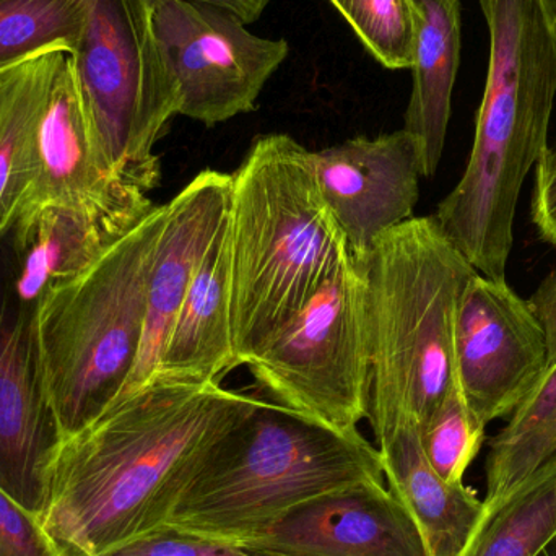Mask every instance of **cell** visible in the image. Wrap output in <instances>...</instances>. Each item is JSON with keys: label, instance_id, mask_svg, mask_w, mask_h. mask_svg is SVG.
<instances>
[{"label": "cell", "instance_id": "obj_26", "mask_svg": "<svg viewBox=\"0 0 556 556\" xmlns=\"http://www.w3.org/2000/svg\"><path fill=\"white\" fill-rule=\"evenodd\" d=\"M0 556H61L38 518L0 490Z\"/></svg>", "mask_w": 556, "mask_h": 556}, {"label": "cell", "instance_id": "obj_7", "mask_svg": "<svg viewBox=\"0 0 556 556\" xmlns=\"http://www.w3.org/2000/svg\"><path fill=\"white\" fill-rule=\"evenodd\" d=\"M68 58L108 166L149 194L160 181L153 149L181 108L156 41L152 0H94Z\"/></svg>", "mask_w": 556, "mask_h": 556}, {"label": "cell", "instance_id": "obj_28", "mask_svg": "<svg viewBox=\"0 0 556 556\" xmlns=\"http://www.w3.org/2000/svg\"><path fill=\"white\" fill-rule=\"evenodd\" d=\"M532 220L542 241L556 248V150L547 149L535 165Z\"/></svg>", "mask_w": 556, "mask_h": 556}, {"label": "cell", "instance_id": "obj_2", "mask_svg": "<svg viewBox=\"0 0 556 556\" xmlns=\"http://www.w3.org/2000/svg\"><path fill=\"white\" fill-rule=\"evenodd\" d=\"M490 35L485 91L466 172L438 224L473 269L506 280L522 185L548 149L556 0H479Z\"/></svg>", "mask_w": 556, "mask_h": 556}, {"label": "cell", "instance_id": "obj_12", "mask_svg": "<svg viewBox=\"0 0 556 556\" xmlns=\"http://www.w3.org/2000/svg\"><path fill=\"white\" fill-rule=\"evenodd\" d=\"M58 441L42 386L35 309L16 296L9 256L0 254V490L36 518Z\"/></svg>", "mask_w": 556, "mask_h": 556}, {"label": "cell", "instance_id": "obj_10", "mask_svg": "<svg viewBox=\"0 0 556 556\" xmlns=\"http://www.w3.org/2000/svg\"><path fill=\"white\" fill-rule=\"evenodd\" d=\"M42 204L74 208L116 237L155 208L149 194L124 185L108 166L67 52L59 55L46 91L31 185L20 212Z\"/></svg>", "mask_w": 556, "mask_h": 556}, {"label": "cell", "instance_id": "obj_3", "mask_svg": "<svg viewBox=\"0 0 556 556\" xmlns=\"http://www.w3.org/2000/svg\"><path fill=\"white\" fill-rule=\"evenodd\" d=\"M231 343L248 365L352 254L324 204L313 155L285 134L254 140L231 175Z\"/></svg>", "mask_w": 556, "mask_h": 556}, {"label": "cell", "instance_id": "obj_8", "mask_svg": "<svg viewBox=\"0 0 556 556\" xmlns=\"http://www.w3.org/2000/svg\"><path fill=\"white\" fill-rule=\"evenodd\" d=\"M247 366L281 407L337 433H359L369 410V345L352 256Z\"/></svg>", "mask_w": 556, "mask_h": 556}, {"label": "cell", "instance_id": "obj_13", "mask_svg": "<svg viewBox=\"0 0 556 556\" xmlns=\"http://www.w3.org/2000/svg\"><path fill=\"white\" fill-rule=\"evenodd\" d=\"M313 155L324 204L352 257H362L382 235L410 220L420 198L421 152L407 130L355 137Z\"/></svg>", "mask_w": 556, "mask_h": 556}, {"label": "cell", "instance_id": "obj_17", "mask_svg": "<svg viewBox=\"0 0 556 556\" xmlns=\"http://www.w3.org/2000/svg\"><path fill=\"white\" fill-rule=\"evenodd\" d=\"M386 485L408 509L430 556H459L485 506L466 483H447L427 459L417 421L404 420L375 438Z\"/></svg>", "mask_w": 556, "mask_h": 556}, {"label": "cell", "instance_id": "obj_5", "mask_svg": "<svg viewBox=\"0 0 556 556\" xmlns=\"http://www.w3.org/2000/svg\"><path fill=\"white\" fill-rule=\"evenodd\" d=\"M386 485L362 433L320 427L260 399L215 451L168 531L240 548L324 496Z\"/></svg>", "mask_w": 556, "mask_h": 556}, {"label": "cell", "instance_id": "obj_15", "mask_svg": "<svg viewBox=\"0 0 556 556\" xmlns=\"http://www.w3.org/2000/svg\"><path fill=\"white\" fill-rule=\"evenodd\" d=\"M240 548L253 556H430L417 522L388 486L324 496Z\"/></svg>", "mask_w": 556, "mask_h": 556}, {"label": "cell", "instance_id": "obj_29", "mask_svg": "<svg viewBox=\"0 0 556 556\" xmlns=\"http://www.w3.org/2000/svg\"><path fill=\"white\" fill-rule=\"evenodd\" d=\"M528 303L544 329L548 369L556 363V269L544 278Z\"/></svg>", "mask_w": 556, "mask_h": 556}, {"label": "cell", "instance_id": "obj_24", "mask_svg": "<svg viewBox=\"0 0 556 556\" xmlns=\"http://www.w3.org/2000/svg\"><path fill=\"white\" fill-rule=\"evenodd\" d=\"M363 48L389 71L414 64L417 10L414 0H329Z\"/></svg>", "mask_w": 556, "mask_h": 556}, {"label": "cell", "instance_id": "obj_4", "mask_svg": "<svg viewBox=\"0 0 556 556\" xmlns=\"http://www.w3.org/2000/svg\"><path fill=\"white\" fill-rule=\"evenodd\" d=\"M363 281L375 438L425 424L453 384L454 326L477 270L437 217H412L353 257Z\"/></svg>", "mask_w": 556, "mask_h": 556}, {"label": "cell", "instance_id": "obj_6", "mask_svg": "<svg viewBox=\"0 0 556 556\" xmlns=\"http://www.w3.org/2000/svg\"><path fill=\"white\" fill-rule=\"evenodd\" d=\"M163 222L165 205H155L93 266L36 303L42 386L59 438L98 417L132 375Z\"/></svg>", "mask_w": 556, "mask_h": 556}, {"label": "cell", "instance_id": "obj_20", "mask_svg": "<svg viewBox=\"0 0 556 556\" xmlns=\"http://www.w3.org/2000/svg\"><path fill=\"white\" fill-rule=\"evenodd\" d=\"M62 51L36 55L0 72V243L28 194L36 127Z\"/></svg>", "mask_w": 556, "mask_h": 556}, {"label": "cell", "instance_id": "obj_25", "mask_svg": "<svg viewBox=\"0 0 556 556\" xmlns=\"http://www.w3.org/2000/svg\"><path fill=\"white\" fill-rule=\"evenodd\" d=\"M485 425L464 399L454 375L440 407L420 427L427 459L447 483H464V476L485 441Z\"/></svg>", "mask_w": 556, "mask_h": 556}, {"label": "cell", "instance_id": "obj_14", "mask_svg": "<svg viewBox=\"0 0 556 556\" xmlns=\"http://www.w3.org/2000/svg\"><path fill=\"white\" fill-rule=\"evenodd\" d=\"M231 175L205 169L165 204L149 285L139 356L117 399L152 381L179 307L208 247L227 218Z\"/></svg>", "mask_w": 556, "mask_h": 556}, {"label": "cell", "instance_id": "obj_21", "mask_svg": "<svg viewBox=\"0 0 556 556\" xmlns=\"http://www.w3.org/2000/svg\"><path fill=\"white\" fill-rule=\"evenodd\" d=\"M556 539V456L483 513L459 556H539Z\"/></svg>", "mask_w": 556, "mask_h": 556}, {"label": "cell", "instance_id": "obj_18", "mask_svg": "<svg viewBox=\"0 0 556 556\" xmlns=\"http://www.w3.org/2000/svg\"><path fill=\"white\" fill-rule=\"evenodd\" d=\"M119 238L65 205L20 212L5 238L16 296L35 309L49 288L85 273Z\"/></svg>", "mask_w": 556, "mask_h": 556}, {"label": "cell", "instance_id": "obj_27", "mask_svg": "<svg viewBox=\"0 0 556 556\" xmlns=\"http://www.w3.org/2000/svg\"><path fill=\"white\" fill-rule=\"evenodd\" d=\"M104 556H253L231 545L204 541L175 531L160 532Z\"/></svg>", "mask_w": 556, "mask_h": 556}, {"label": "cell", "instance_id": "obj_30", "mask_svg": "<svg viewBox=\"0 0 556 556\" xmlns=\"http://www.w3.org/2000/svg\"><path fill=\"white\" fill-rule=\"evenodd\" d=\"M186 2L204 3V5L225 10L233 13L247 25H253L264 15L273 0H186Z\"/></svg>", "mask_w": 556, "mask_h": 556}, {"label": "cell", "instance_id": "obj_32", "mask_svg": "<svg viewBox=\"0 0 556 556\" xmlns=\"http://www.w3.org/2000/svg\"><path fill=\"white\" fill-rule=\"evenodd\" d=\"M555 150H556V147H555Z\"/></svg>", "mask_w": 556, "mask_h": 556}, {"label": "cell", "instance_id": "obj_22", "mask_svg": "<svg viewBox=\"0 0 556 556\" xmlns=\"http://www.w3.org/2000/svg\"><path fill=\"white\" fill-rule=\"evenodd\" d=\"M556 456V363L490 441L485 513Z\"/></svg>", "mask_w": 556, "mask_h": 556}, {"label": "cell", "instance_id": "obj_19", "mask_svg": "<svg viewBox=\"0 0 556 556\" xmlns=\"http://www.w3.org/2000/svg\"><path fill=\"white\" fill-rule=\"evenodd\" d=\"M417 10L410 100L404 127L417 139L421 172L431 178L440 166L450 127L453 91L460 65V0H414Z\"/></svg>", "mask_w": 556, "mask_h": 556}, {"label": "cell", "instance_id": "obj_1", "mask_svg": "<svg viewBox=\"0 0 556 556\" xmlns=\"http://www.w3.org/2000/svg\"><path fill=\"white\" fill-rule=\"evenodd\" d=\"M260 399L153 381L59 438L38 522L61 556H104L169 522Z\"/></svg>", "mask_w": 556, "mask_h": 556}, {"label": "cell", "instance_id": "obj_11", "mask_svg": "<svg viewBox=\"0 0 556 556\" xmlns=\"http://www.w3.org/2000/svg\"><path fill=\"white\" fill-rule=\"evenodd\" d=\"M547 371V343L528 300L506 280L477 273L454 326V372L483 425L509 417Z\"/></svg>", "mask_w": 556, "mask_h": 556}, {"label": "cell", "instance_id": "obj_31", "mask_svg": "<svg viewBox=\"0 0 556 556\" xmlns=\"http://www.w3.org/2000/svg\"><path fill=\"white\" fill-rule=\"evenodd\" d=\"M539 556H556V539H554V541L548 544V547Z\"/></svg>", "mask_w": 556, "mask_h": 556}, {"label": "cell", "instance_id": "obj_9", "mask_svg": "<svg viewBox=\"0 0 556 556\" xmlns=\"http://www.w3.org/2000/svg\"><path fill=\"white\" fill-rule=\"evenodd\" d=\"M153 28L178 87L179 116L207 127L256 110L290 54L283 38L254 35L233 13L186 0H152Z\"/></svg>", "mask_w": 556, "mask_h": 556}, {"label": "cell", "instance_id": "obj_23", "mask_svg": "<svg viewBox=\"0 0 556 556\" xmlns=\"http://www.w3.org/2000/svg\"><path fill=\"white\" fill-rule=\"evenodd\" d=\"M94 0H0V72L48 52L72 54Z\"/></svg>", "mask_w": 556, "mask_h": 556}, {"label": "cell", "instance_id": "obj_16", "mask_svg": "<svg viewBox=\"0 0 556 556\" xmlns=\"http://www.w3.org/2000/svg\"><path fill=\"white\" fill-rule=\"evenodd\" d=\"M230 281V238L225 218L192 278L150 382L220 384L224 376L237 368L231 343Z\"/></svg>", "mask_w": 556, "mask_h": 556}]
</instances>
